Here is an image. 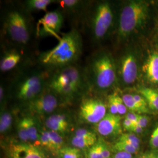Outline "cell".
<instances>
[{
	"mask_svg": "<svg viewBox=\"0 0 158 158\" xmlns=\"http://www.w3.org/2000/svg\"><path fill=\"white\" fill-rule=\"evenodd\" d=\"M21 56L15 51L7 52L2 58L0 63V69L2 72H6L15 68L19 63Z\"/></svg>",
	"mask_w": 158,
	"mask_h": 158,
	"instance_id": "cell-17",
	"label": "cell"
},
{
	"mask_svg": "<svg viewBox=\"0 0 158 158\" xmlns=\"http://www.w3.org/2000/svg\"><path fill=\"white\" fill-rule=\"evenodd\" d=\"M82 45L80 34L72 29L63 35L55 47L41 54L40 62L47 67L57 69L74 64L81 54Z\"/></svg>",
	"mask_w": 158,
	"mask_h": 158,
	"instance_id": "cell-2",
	"label": "cell"
},
{
	"mask_svg": "<svg viewBox=\"0 0 158 158\" xmlns=\"http://www.w3.org/2000/svg\"><path fill=\"white\" fill-rule=\"evenodd\" d=\"M12 123L11 114L4 111L1 114L0 117V132L4 134L10 129Z\"/></svg>",
	"mask_w": 158,
	"mask_h": 158,
	"instance_id": "cell-23",
	"label": "cell"
},
{
	"mask_svg": "<svg viewBox=\"0 0 158 158\" xmlns=\"http://www.w3.org/2000/svg\"><path fill=\"white\" fill-rule=\"evenodd\" d=\"M46 85L47 81L42 74H31L18 83L15 96L19 100L28 103L45 91Z\"/></svg>",
	"mask_w": 158,
	"mask_h": 158,
	"instance_id": "cell-5",
	"label": "cell"
},
{
	"mask_svg": "<svg viewBox=\"0 0 158 158\" xmlns=\"http://www.w3.org/2000/svg\"><path fill=\"white\" fill-rule=\"evenodd\" d=\"M52 2L51 0H28L25 4L30 10L46 11L47 6Z\"/></svg>",
	"mask_w": 158,
	"mask_h": 158,
	"instance_id": "cell-22",
	"label": "cell"
},
{
	"mask_svg": "<svg viewBox=\"0 0 158 158\" xmlns=\"http://www.w3.org/2000/svg\"><path fill=\"white\" fill-rule=\"evenodd\" d=\"M74 136H81V137H87V138H96V134L90 130H87L85 128H79L76 130L74 132Z\"/></svg>",
	"mask_w": 158,
	"mask_h": 158,
	"instance_id": "cell-32",
	"label": "cell"
},
{
	"mask_svg": "<svg viewBox=\"0 0 158 158\" xmlns=\"http://www.w3.org/2000/svg\"><path fill=\"white\" fill-rule=\"evenodd\" d=\"M49 132L53 143L54 153H59L60 151L63 148V139L62 136L59 133L55 131L49 130Z\"/></svg>",
	"mask_w": 158,
	"mask_h": 158,
	"instance_id": "cell-25",
	"label": "cell"
},
{
	"mask_svg": "<svg viewBox=\"0 0 158 158\" xmlns=\"http://www.w3.org/2000/svg\"><path fill=\"white\" fill-rule=\"evenodd\" d=\"M103 158H111V151L107 142L103 139L99 138L98 139Z\"/></svg>",
	"mask_w": 158,
	"mask_h": 158,
	"instance_id": "cell-31",
	"label": "cell"
},
{
	"mask_svg": "<svg viewBox=\"0 0 158 158\" xmlns=\"http://www.w3.org/2000/svg\"><path fill=\"white\" fill-rule=\"evenodd\" d=\"M107 106L101 100L94 97L85 98L80 105L79 117L83 122L97 124L106 114Z\"/></svg>",
	"mask_w": 158,
	"mask_h": 158,
	"instance_id": "cell-7",
	"label": "cell"
},
{
	"mask_svg": "<svg viewBox=\"0 0 158 158\" xmlns=\"http://www.w3.org/2000/svg\"><path fill=\"white\" fill-rule=\"evenodd\" d=\"M19 123L26 131L29 142L39 143L40 145V133L38 131L35 119L31 117H25L21 119Z\"/></svg>",
	"mask_w": 158,
	"mask_h": 158,
	"instance_id": "cell-16",
	"label": "cell"
},
{
	"mask_svg": "<svg viewBox=\"0 0 158 158\" xmlns=\"http://www.w3.org/2000/svg\"><path fill=\"white\" fill-rule=\"evenodd\" d=\"M149 145L151 148L155 151H158V126L153 131L151 135Z\"/></svg>",
	"mask_w": 158,
	"mask_h": 158,
	"instance_id": "cell-33",
	"label": "cell"
},
{
	"mask_svg": "<svg viewBox=\"0 0 158 158\" xmlns=\"http://www.w3.org/2000/svg\"><path fill=\"white\" fill-rule=\"evenodd\" d=\"M4 93H5V91H4V89L3 86L1 85V87H0V100H1V102H2L4 99Z\"/></svg>",
	"mask_w": 158,
	"mask_h": 158,
	"instance_id": "cell-40",
	"label": "cell"
},
{
	"mask_svg": "<svg viewBox=\"0 0 158 158\" xmlns=\"http://www.w3.org/2000/svg\"><path fill=\"white\" fill-rule=\"evenodd\" d=\"M119 141H124L129 143L133 147H135L138 151L140 148V139L134 133H125L119 136Z\"/></svg>",
	"mask_w": 158,
	"mask_h": 158,
	"instance_id": "cell-27",
	"label": "cell"
},
{
	"mask_svg": "<svg viewBox=\"0 0 158 158\" xmlns=\"http://www.w3.org/2000/svg\"><path fill=\"white\" fill-rule=\"evenodd\" d=\"M81 1L77 0H63L60 1L59 4L63 8L67 10H74L79 6Z\"/></svg>",
	"mask_w": 158,
	"mask_h": 158,
	"instance_id": "cell-30",
	"label": "cell"
},
{
	"mask_svg": "<svg viewBox=\"0 0 158 158\" xmlns=\"http://www.w3.org/2000/svg\"><path fill=\"white\" fill-rule=\"evenodd\" d=\"M91 90H105L115 83L116 67L111 56L106 53H100L91 58L85 73Z\"/></svg>",
	"mask_w": 158,
	"mask_h": 158,
	"instance_id": "cell-3",
	"label": "cell"
},
{
	"mask_svg": "<svg viewBox=\"0 0 158 158\" xmlns=\"http://www.w3.org/2000/svg\"><path fill=\"white\" fill-rule=\"evenodd\" d=\"M39 21V24L45 31L55 35L62 27V14L58 11L48 12Z\"/></svg>",
	"mask_w": 158,
	"mask_h": 158,
	"instance_id": "cell-13",
	"label": "cell"
},
{
	"mask_svg": "<svg viewBox=\"0 0 158 158\" xmlns=\"http://www.w3.org/2000/svg\"><path fill=\"white\" fill-rule=\"evenodd\" d=\"M147 79L153 84H158V53L153 52L143 66Z\"/></svg>",
	"mask_w": 158,
	"mask_h": 158,
	"instance_id": "cell-15",
	"label": "cell"
},
{
	"mask_svg": "<svg viewBox=\"0 0 158 158\" xmlns=\"http://www.w3.org/2000/svg\"><path fill=\"white\" fill-rule=\"evenodd\" d=\"M138 158V157H136V158Z\"/></svg>",
	"mask_w": 158,
	"mask_h": 158,
	"instance_id": "cell-41",
	"label": "cell"
},
{
	"mask_svg": "<svg viewBox=\"0 0 158 158\" xmlns=\"http://www.w3.org/2000/svg\"><path fill=\"white\" fill-rule=\"evenodd\" d=\"M143 128L141 127L138 124H136L134 127V128L132 130V132H134V134H141L142 133V132L143 131Z\"/></svg>",
	"mask_w": 158,
	"mask_h": 158,
	"instance_id": "cell-39",
	"label": "cell"
},
{
	"mask_svg": "<svg viewBox=\"0 0 158 158\" xmlns=\"http://www.w3.org/2000/svg\"><path fill=\"white\" fill-rule=\"evenodd\" d=\"M135 124H134L132 122H131L129 119L125 118L123 123V127H124L125 130L130 131V132H132L134 127Z\"/></svg>",
	"mask_w": 158,
	"mask_h": 158,
	"instance_id": "cell-36",
	"label": "cell"
},
{
	"mask_svg": "<svg viewBox=\"0 0 158 158\" xmlns=\"http://www.w3.org/2000/svg\"><path fill=\"white\" fill-rule=\"evenodd\" d=\"M138 158H158V152L157 151H155L153 152L143 153L139 155Z\"/></svg>",
	"mask_w": 158,
	"mask_h": 158,
	"instance_id": "cell-38",
	"label": "cell"
},
{
	"mask_svg": "<svg viewBox=\"0 0 158 158\" xmlns=\"http://www.w3.org/2000/svg\"><path fill=\"white\" fill-rule=\"evenodd\" d=\"M120 73L123 82L126 85H131L135 82L138 76V66L135 56L131 53L123 57Z\"/></svg>",
	"mask_w": 158,
	"mask_h": 158,
	"instance_id": "cell-12",
	"label": "cell"
},
{
	"mask_svg": "<svg viewBox=\"0 0 158 158\" xmlns=\"http://www.w3.org/2000/svg\"><path fill=\"white\" fill-rule=\"evenodd\" d=\"M111 158H132V155L129 153L117 152Z\"/></svg>",
	"mask_w": 158,
	"mask_h": 158,
	"instance_id": "cell-37",
	"label": "cell"
},
{
	"mask_svg": "<svg viewBox=\"0 0 158 158\" xmlns=\"http://www.w3.org/2000/svg\"><path fill=\"white\" fill-rule=\"evenodd\" d=\"M86 158H103L98 140L94 145L89 149Z\"/></svg>",
	"mask_w": 158,
	"mask_h": 158,
	"instance_id": "cell-29",
	"label": "cell"
},
{
	"mask_svg": "<svg viewBox=\"0 0 158 158\" xmlns=\"http://www.w3.org/2000/svg\"><path fill=\"white\" fill-rule=\"evenodd\" d=\"M148 14V6L141 1H132L125 6L119 19L118 35L124 39L143 24Z\"/></svg>",
	"mask_w": 158,
	"mask_h": 158,
	"instance_id": "cell-4",
	"label": "cell"
},
{
	"mask_svg": "<svg viewBox=\"0 0 158 158\" xmlns=\"http://www.w3.org/2000/svg\"><path fill=\"white\" fill-rule=\"evenodd\" d=\"M6 28L12 40L21 45H25L29 40L28 25L21 12L12 10L6 19Z\"/></svg>",
	"mask_w": 158,
	"mask_h": 158,
	"instance_id": "cell-6",
	"label": "cell"
},
{
	"mask_svg": "<svg viewBox=\"0 0 158 158\" xmlns=\"http://www.w3.org/2000/svg\"><path fill=\"white\" fill-rule=\"evenodd\" d=\"M8 155L10 158H47L36 145L27 143L10 144Z\"/></svg>",
	"mask_w": 158,
	"mask_h": 158,
	"instance_id": "cell-11",
	"label": "cell"
},
{
	"mask_svg": "<svg viewBox=\"0 0 158 158\" xmlns=\"http://www.w3.org/2000/svg\"><path fill=\"white\" fill-rule=\"evenodd\" d=\"M139 93L146 100L149 107L158 111V91L149 88H142Z\"/></svg>",
	"mask_w": 158,
	"mask_h": 158,
	"instance_id": "cell-18",
	"label": "cell"
},
{
	"mask_svg": "<svg viewBox=\"0 0 158 158\" xmlns=\"http://www.w3.org/2000/svg\"><path fill=\"white\" fill-rule=\"evenodd\" d=\"M113 149L116 152H125L131 154H135L138 150L132 145L126 142L119 141L117 142L113 146Z\"/></svg>",
	"mask_w": 158,
	"mask_h": 158,
	"instance_id": "cell-26",
	"label": "cell"
},
{
	"mask_svg": "<svg viewBox=\"0 0 158 158\" xmlns=\"http://www.w3.org/2000/svg\"><path fill=\"white\" fill-rule=\"evenodd\" d=\"M46 127L49 130L63 134L70 128V122L68 117L63 114H53L46 119Z\"/></svg>",
	"mask_w": 158,
	"mask_h": 158,
	"instance_id": "cell-14",
	"label": "cell"
},
{
	"mask_svg": "<svg viewBox=\"0 0 158 158\" xmlns=\"http://www.w3.org/2000/svg\"><path fill=\"white\" fill-rule=\"evenodd\" d=\"M97 137L96 138H87L73 136L72 139V144L74 147L79 149L90 148L97 142Z\"/></svg>",
	"mask_w": 158,
	"mask_h": 158,
	"instance_id": "cell-20",
	"label": "cell"
},
{
	"mask_svg": "<svg viewBox=\"0 0 158 158\" xmlns=\"http://www.w3.org/2000/svg\"><path fill=\"white\" fill-rule=\"evenodd\" d=\"M123 100L124 101L125 105L128 110L131 111V112L138 113L139 114L148 113L149 111L144 109L141 107L134 98L132 94H125L123 97Z\"/></svg>",
	"mask_w": 158,
	"mask_h": 158,
	"instance_id": "cell-19",
	"label": "cell"
},
{
	"mask_svg": "<svg viewBox=\"0 0 158 158\" xmlns=\"http://www.w3.org/2000/svg\"><path fill=\"white\" fill-rule=\"evenodd\" d=\"M113 19V11L108 2H102L97 6L91 20V31L96 40H101L105 36L112 25Z\"/></svg>",
	"mask_w": 158,
	"mask_h": 158,
	"instance_id": "cell-8",
	"label": "cell"
},
{
	"mask_svg": "<svg viewBox=\"0 0 158 158\" xmlns=\"http://www.w3.org/2000/svg\"><path fill=\"white\" fill-rule=\"evenodd\" d=\"M59 103V97L46 88L40 96L29 102L28 106L31 113L38 115H45L53 113L58 107Z\"/></svg>",
	"mask_w": 158,
	"mask_h": 158,
	"instance_id": "cell-9",
	"label": "cell"
},
{
	"mask_svg": "<svg viewBox=\"0 0 158 158\" xmlns=\"http://www.w3.org/2000/svg\"><path fill=\"white\" fill-rule=\"evenodd\" d=\"M46 88L59 98L68 101L90 89L85 73L74 64L57 69L47 81Z\"/></svg>",
	"mask_w": 158,
	"mask_h": 158,
	"instance_id": "cell-1",
	"label": "cell"
},
{
	"mask_svg": "<svg viewBox=\"0 0 158 158\" xmlns=\"http://www.w3.org/2000/svg\"><path fill=\"white\" fill-rule=\"evenodd\" d=\"M138 115L139 114H136L133 112H130L127 113L125 115V118L128 119L130 120L131 122H132L134 124H137L138 119Z\"/></svg>",
	"mask_w": 158,
	"mask_h": 158,
	"instance_id": "cell-35",
	"label": "cell"
},
{
	"mask_svg": "<svg viewBox=\"0 0 158 158\" xmlns=\"http://www.w3.org/2000/svg\"><path fill=\"white\" fill-rule=\"evenodd\" d=\"M40 145L47 148L54 153L53 143L51 139L49 130H42L40 133Z\"/></svg>",
	"mask_w": 158,
	"mask_h": 158,
	"instance_id": "cell-28",
	"label": "cell"
},
{
	"mask_svg": "<svg viewBox=\"0 0 158 158\" xmlns=\"http://www.w3.org/2000/svg\"><path fill=\"white\" fill-rule=\"evenodd\" d=\"M121 117L119 115L108 113L96 124V131L102 136L118 135L121 132Z\"/></svg>",
	"mask_w": 158,
	"mask_h": 158,
	"instance_id": "cell-10",
	"label": "cell"
},
{
	"mask_svg": "<svg viewBox=\"0 0 158 158\" xmlns=\"http://www.w3.org/2000/svg\"><path fill=\"white\" fill-rule=\"evenodd\" d=\"M60 158H81V151L75 147H63L59 153Z\"/></svg>",
	"mask_w": 158,
	"mask_h": 158,
	"instance_id": "cell-24",
	"label": "cell"
},
{
	"mask_svg": "<svg viewBox=\"0 0 158 158\" xmlns=\"http://www.w3.org/2000/svg\"><path fill=\"white\" fill-rule=\"evenodd\" d=\"M108 100L112 102L117 108L119 115H125L127 113V108L125 105L123 98L117 93H114L108 97Z\"/></svg>",
	"mask_w": 158,
	"mask_h": 158,
	"instance_id": "cell-21",
	"label": "cell"
},
{
	"mask_svg": "<svg viewBox=\"0 0 158 158\" xmlns=\"http://www.w3.org/2000/svg\"><path fill=\"white\" fill-rule=\"evenodd\" d=\"M148 122H149V118L148 117L145 115H142L139 114L137 124L143 129H144L147 127V125L148 124Z\"/></svg>",
	"mask_w": 158,
	"mask_h": 158,
	"instance_id": "cell-34",
	"label": "cell"
}]
</instances>
